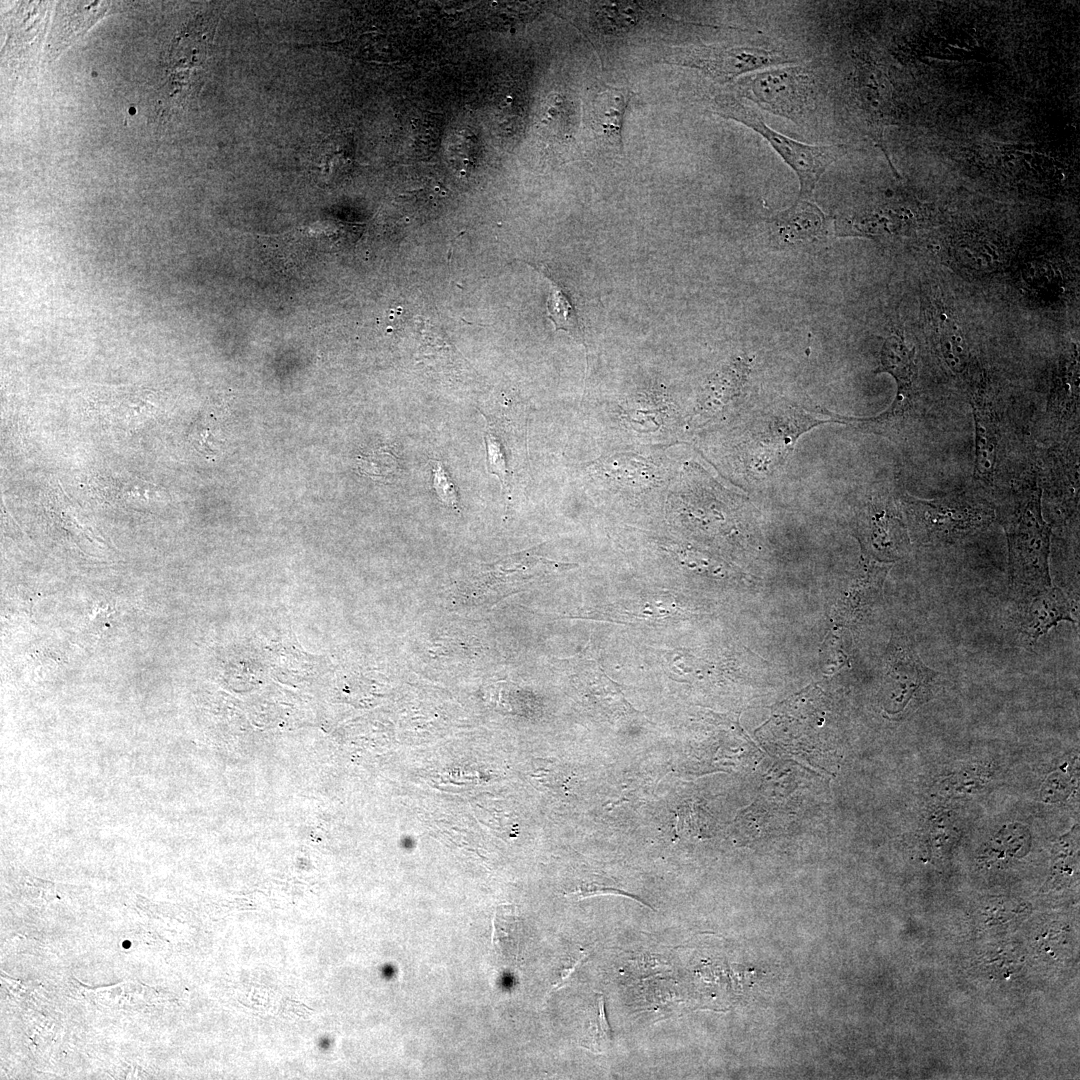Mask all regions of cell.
<instances>
[{
	"mask_svg": "<svg viewBox=\"0 0 1080 1080\" xmlns=\"http://www.w3.org/2000/svg\"><path fill=\"white\" fill-rule=\"evenodd\" d=\"M1042 490L1023 489L1003 517L1009 551V592L1021 603L1052 586L1049 555L1052 528L1041 509Z\"/></svg>",
	"mask_w": 1080,
	"mask_h": 1080,
	"instance_id": "cell-1",
	"label": "cell"
},
{
	"mask_svg": "<svg viewBox=\"0 0 1080 1080\" xmlns=\"http://www.w3.org/2000/svg\"><path fill=\"white\" fill-rule=\"evenodd\" d=\"M714 113L737 121L768 141L800 183V199H808L827 168L846 153L843 145H811L796 141L769 127L761 114L732 93L714 98Z\"/></svg>",
	"mask_w": 1080,
	"mask_h": 1080,
	"instance_id": "cell-2",
	"label": "cell"
},
{
	"mask_svg": "<svg viewBox=\"0 0 1080 1080\" xmlns=\"http://www.w3.org/2000/svg\"><path fill=\"white\" fill-rule=\"evenodd\" d=\"M911 532L922 545L955 543L993 523V507L981 498L964 494L920 500L904 499Z\"/></svg>",
	"mask_w": 1080,
	"mask_h": 1080,
	"instance_id": "cell-3",
	"label": "cell"
},
{
	"mask_svg": "<svg viewBox=\"0 0 1080 1080\" xmlns=\"http://www.w3.org/2000/svg\"><path fill=\"white\" fill-rule=\"evenodd\" d=\"M815 90L813 73L802 66L770 68L739 79L734 96L760 108L797 121L810 107Z\"/></svg>",
	"mask_w": 1080,
	"mask_h": 1080,
	"instance_id": "cell-4",
	"label": "cell"
},
{
	"mask_svg": "<svg viewBox=\"0 0 1080 1080\" xmlns=\"http://www.w3.org/2000/svg\"><path fill=\"white\" fill-rule=\"evenodd\" d=\"M670 64L695 68L719 83L759 69L793 63L784 51L746 45H701L675 47L667 52Z\"/></svg>",
	"mask_w": 1080,
	"mask_h": 1080,
	"instance_id": "cell-5",
	"label": "cell"
},
{
	"mask_svg": "<svg viewBox=\"0 0 1080 1080\" xmlns=\"http://www.w3.org/2000/svg\"><path fill=\"white\" fill-rule=\"evenodd\" d=\"M887 666L886 703L891 713L902 711L915 699L925 702L939 683L940 673L924 664L907 636L897 638Z\"/></svg>",
	"mask_w": 1080,
	"mask_h": 1080,
	"instance_id": "cell-6",
	"label": "cell"
},
{
	"mask_svg": "<svg viewBox=\"0 0 1080 1080\" xmlns=\"http://www.w3.org/2000/svg\"><path fill=\"white\" fill-rule=\"evenodd\" d=\"M863 556L879 561L900 559L910 549L908 529L893 503L871 501L859 516Z\"/></svg>",
	"mask_w": 1080,
	"mask_h": 1080,
	"instance_id": "cell-7",
	"label": "cell"
},
{
	"mask_svg": "<svg viewBox=\"0 0 1080 1080\" xmlns=\"http://www.w3.org/2000/svg\"><path fill=\"white\" fill-rule=\"evenodd\" d=\"M1018 605L1019 629L1028 642H1036L1062 621L1075 622L1072 605L1058 587L1050 586Z\"/></svg>",
	"mask_w": 1080,
	"mask_h": 1080,
	"instance_id": "cell-8",
	"label": "cell"
},
{
	"mask_svg": "<svg viewBox=\"0 0 1080 1080\" xmlns=\"http://www.w3.org/2000/svg\"><path fill=\"white\" fill-rule=\"evenodd\" d=\"M973 417L975 424L974 475L989 483L995 471L999 430L996 414L982 394H977L973 398Z\"/></svg>",
	"mask_w": 1080,
	"mask_h": 1080,
	"instance_id": "cell-9",
	"label": "cell"
},
{
	"mask_svg": "<svg viewBox=\"0 0 1080 1080\" xmlns=\"http://www.w3.org/2000/svg\"><path fill=\"white\" fill-rule=\"evenodd\" d=\"M876 372H887L894 377L898 392L891 408L904 413L917 372L915 349L909 348L902 338L890 336L883 345L880 366Z\"/></svg>",
	"mask_w": 1080,
	"mask_h": 1080,
	"instance_id": "cell-10",
	"label": "cell"
},
{
	"mask_svg": "<svg viewBox=\"0 0 1080 1080\" xmlns=\"http://www.w3.org/2000/svg\"><path fill=\"white\" fill-rule=\"evenodd\" d=\"M774 223L785 241H796L822 236L827 222L815 204L800 199L791 208L778 213Z\"/></svg>",
	"mask_w": 1080,
	"mask_h": 1080,
	"instance_id": "cell-11",
	"label": "cell"
},
{
	"mask_svg": "<svg viewBox=\"0 0 1080 1080\" xmlns=\"http://www.w3.org/2000/svg\"><path fill=\"white\" fill-rule=\"evenodd\" d=\"M630 94L623 89H608L599 94L592 105L595 130L605 139L621 145L624 115Z\"/></svg>",
	"mask_w": 1080,
	"mask_h": 1080,
	"instance_id": "cell-12",
	"label": "cell"
},
{
	"mask_svg": "<svg viewBox=\"0 0 1080 1080\" xmlns=\"http://www.w3.org/2000/svg\"><path fill=\"white\" fill-rule=\"evenodd\" d=\"M1031 845L1029 829L1021 823L1003 825L982 851L986 862H1000L1025 855Z\"/></svg>",
	"mask_w": 1080,
	"mask_h": 1080,
	"instance_id": "cell-13",
	"label": "cell"
},
{
	"mask_svg": "<svg viewBox=\"0 0 1080 1080\" xmlns=\"http://www.w3.org/2000/svg\"><path fill=\"white\" fill-rule=\"evenodd\" d=\"M987 764H972L940 778L936 785L941 795L959 797L981 792L993 779Z\"/></svg>",
	"mask_w": 1080,
	"mask_h": 1080,
	"instance_id": "cell-14",
	"label": "cell"
},
{
	"mask_svg": "<svg viewBox=\"0 0 1080 1080\" xmlns=\"http://www.w3.org/2000/svg\"><path fill=\"white\" fill-rule=\"evenodd\" d=\"M938 345L948 367L955 373H962L969 360L967 343L957 324L945 316L938 326Z\"/></svg>",
	"mask_w": 1080,
	"mask_h": 1080,
	"instance_id": "cell-15",
	"label": "cell"
},
{
	"mask_svg": "<svg viewBox=\"0 0 1080 1080\" xmlns=\"http://www.w3.org/2000/svg\"><path fill=\"white\" fill-rule=\"evenodd\" d=\"M549 281V295L546 302L547 316L555 325L556 330H565L575 338L582 339L578 318L574 307L562 291L561 287L553 280Z\"/></svg>",
	"mask_w": 1080,
	"mask_h": 1080,
	"instance_id": "cell-16",
	"label": "cell"
},
{
	"mask_svg": "<svg viewBox=\"0 0 1080 1080\" xmlns=\"http://www.w3.org/2000/svg\"><path fill=\"white\" fill-rule=\"evenodd\" d=\"M357 469L360 473L383 480L394 478L399 470V461L387 446H380L357 457Z\"/></svg>",
	"mask_w": 1080,
	"mask_h": 1080,
	"instance_id": "cell-17",
	"label": "cell"
},
{
	"mask_svg": "<svg viewBox=\"0 0 1080 1080\" xmlns=\"http://www.w3.org/2000/svg\"><path fill=\"white\" fill-rule=\"evenodd\" d=\"M519 926L513 909L509 906L499 907L493 919L492 940L503 952H512L516 949L519 936Z\"/></svg>",
	"mask_w": 1080,
	"mask_h": 1080,
	"instance_id": "cell-18",
	"label": "cell"
},
{
	"mask_svg": "<svg viewBox=\"0 0 1080 1080\" xmlns=\"http://www.w3.org/2000/svg\"><path fill=\"white\" fill-rule=\"evenodd\" d=\"M1072 766L1069 763L1068 769H1058L1050 773L1045 780L1041 788V798L1045 802H1056L1063 800L1069 795L1072 787V776L1070 769Z\"/></svg>",
	"mask_w": 1080,
	"mask_h": 1080,
	"instance_id": "cell-19",
	"label": "cell"
},
{
	"mask_svg": "<svg viewBox=\"0 0 1080 1080\" xmlns=\"http://www.w3.org/2000/svg\"><path fill=\"white\" fill-rule=\"evenodd\" d=\"M433 471V487L442 502L456 508L458 505V494L456 488L445 470L442 462L434 461Z\"/></svg>",
	"mask_w": 1080,
	"mask_h": 1080,
	"instance_id": "cell-20",
	"label": "cell"
},
{
	"mask_svg": "<svg viewBox=\"0 0 1080 1080\" xmlns=\"http://www.w3.org/2000/svg\"><path fill=\"white\" fill-rule=\"evenodd\" d=\"M590 1043H592L591 1049L600 1050L602 1046H607L610 1043L611 1035L609 1025L606 1021L604 1001L602 996L599 997L597 1003V1014L595 1019L591 1021L590 1027Z\"/></svg>",
	"mask_w": 1080,
	"mask_h": 1080,
	"instance_id": "cell-21",
	"label": "cell"
}]
</instances>
